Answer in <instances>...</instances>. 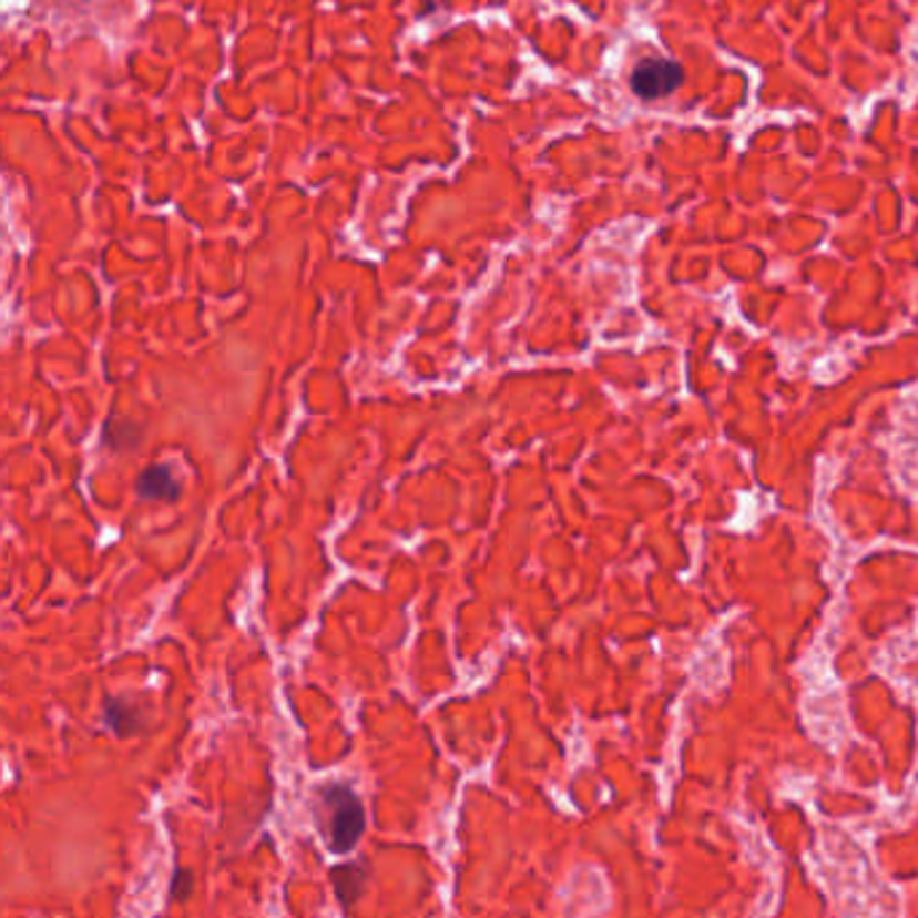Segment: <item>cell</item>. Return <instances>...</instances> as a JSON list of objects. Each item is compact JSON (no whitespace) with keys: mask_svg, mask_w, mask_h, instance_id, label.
I'll list each match as a JSON object with an SVG mask.
<instances>
[{"mask_svg":"<svg viewBox=\"0 0 918 918\" xmlns=\"http://www.w3.org/2000/svg\"><path fill=\"white\" fill-rule=\"evenodd\" d=\"M316 825L332 854H350L361 840L367 814L354 789L345 784H326L318 789Z\"/></svg>","mask_w":918,"mask_h":918,"instance_id":"1","label":"cell"},{"mask_svg":"<svg viewBox=\"0 0 918 918\" xmlns=\"http://www.w3.org/2000/svg\"><path fill=\"white\" fill-rule=\"evenodd\" d=\"M684 71L676 60H663V57H652V60L639 62L636 71L631 75V86L639 98L657 100L669 98L671 92L679 90Z\"/></svg>","mask_w":918,"mask_h":918,"instance_id":"2","label":"cell"},{"mask_svg":"<svg viewBox=\"0 0 918 918\" xmlns=\"http://www.w3.org/2000/svg\"><path fill=\"white\" fill-rule=\"evenodd\" d=\"M332 886H335L339 905H343L345 910H350L364 895V886H367V867H364V863H345L332 867Z\"/></svg>","mask_w":918,"mask_h":918,"instance_id":"3","label":"cell"},{"mask_svg":"<svg viewBox=\"0 0 918 918\" xmlns=\"http://www.w3.org/2000/svg\"><path fill=\"white\" fill-rule=\"evenodd\" d=\"M105 725H109L119 738H128V735L141 733L146 720H143V712L137 708V703L128 701V697H111V701H105Z\"/></svg>","mask_w":918,"mask_h":918,"instance_id":"4","label":"cell"},{"mask_svg":"<svg viewBox=\"0 0 918 918\" xmlns=\"http://www.w3.org/2000/svg\"><path fill=\"white\" fill-rule=\"evenodd\" d=\"M137 496L149 501H175L181 488L167 467H149L137 477Z\"/></svg>","mask_w":918,"mask_h":918,"instance_id":"5","label":"cell"},{"mask_svg":"<svg viewBox=\"0 0 918 918\" xmlns=\"http://www.w3.org/2000/svg\"><path fill=\"white\" fill-rule=\"evenodd\" d=\"M137 439H141V431L132 424H109L105 426V445L113 450L135 448Z\"/></svg>","mask_w":918,"mask_h":918,"instance_id":"6","label":"cell"},{"mask_svg":"<svg viewBox=\"0 0 918 918\" xmlns=\"http://www.w3.org/2000/svg\"><path fill=\"white\" fill-rule=\"evenodd\" d=\"M192 889H194L192 873H186V870L175 873L173 884H170V897H173V900H178V902H184L186 897L192 895Z\"/></svg>","mask_w":918,"mask_h":918,"instance_id":"7","label":"cell"}]
</instances>
